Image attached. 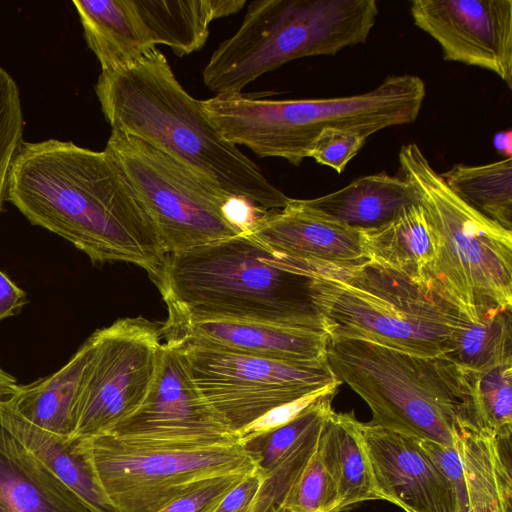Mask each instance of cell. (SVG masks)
<instances>
[{
	"mask_svg": "<svg viewBox=\"0 0 512 512\" xmlns=\"http://www.w3.org/2000/svg\"><path fill=\"white\" fill-rule=\"evenodd\" d=\"M440 176L468 205L512 231V157L483 165L455 164Z\"/></svg>",
	"mask_w": 512,
	"mask_h": 512,
	"instance_id": "4316f807",
	"label": "cell"
},
{
	"mask_svg": "<svg viewBox=\"0 0 512 512\" xmlns=\"http://www.w3.org/2000/svg\"><path fill=\"white\" fill-rule=\"evenodd\" d=\"M0 422L92 512H118L101 488L79 439L43 430L0 401Z\"/></svg>",
	"mask_w": 512,
	"mask_h": 512,
	"instance_id": "ffe728a7",
	"label": "cell"
},
{
	"mask_svg": "<svg viewBox=\"0 0 512 512\" xmlns=\"http://www.w3.org/2000/svg\"><path fill=\"white\" fill-rule=\"evenodd\" d=\"M444 356L470 372L512 363V307L490 310L456 331Z\"/></svg>",
	"mask_w": 512,
	"mask_h": 512,
	"instance_id": "f1b7e54d",
	"label": "cell"
},
{
	"mask_svg": "<svg viewBox=\"0 0 512 512\" xmlns=\"http://www.w3.org/2000/svg\"><path fill=\"white\" fill-rule=\"evenodd\" d=\"M377 16L375 0L252 1L238 30L212 53L204 84L216 95L239 94L292 60L365 43Z\"/></svg>",
	"mask_w": 512,
	"mask_h": 512,
	"instance_id": "8992f818",
	"label": "cell"
},
{
	"mask_svg": "<svg viewBox=\"0 0 512 512\" xmlns=\"http://www.w3.org/2000/svg\"><path fill=\"white\" fill-rule=\"evenodd\" d=\"M22 133L19 89L11 75L0 67V212L6 198L10 167L22 143Z\"/></svg>",
	"mask_w": 512,
	"mask_h": 512,
	"instance_id": "d6a6232c",
	"label": "cell"
},
{
	"mask_svg": "<svg viewBox=\"0 0 512 512\" xmlns=\"http://www.w3.org/2000/svg\"><path fill=\"white\" fill-rule=\"evenodd\" d=\"M493 146L504 158L512 157V131L511 129L500 131L494 135Z\"/></svg>",
	"mask_w": 512,
	"mask_h": 512,
	"instance_id": "ab89813d",
	"label": "cell"
},
{
	"mask_svg": "<svg viewBox=\"0 0 512 512\" xmlns=\"http://www.w3.org/2000/svg\"><path fill=\"white\" fill-rule=\"evenodd\" d=\"M166 341H189L250 356L287 360L326 359L328 334L260 322L203 320L161 325Z\"/></svg>",
	"mask_w": 512,
	"mask_h": 512,
	"instance_id": "e0dca14e",
	"label": "cell"
},
{
	"mask_svg": "<svg viewBox=\"0 0 512 512\" xmlns=\"http://www.w3.org/2000/svg\"><path fill=\"white\" fill-rule=\"evenodd\" d=\"M322 426L310 432L290 454L269 469H258L262 481L251 512L279 511L286 495L315 451Z\"/></svg>",
	"mask_w": 512,
	"mask_h": 512,
	"instance_id": "4dcf8cb0",
	"label": "cell"
},
{
	"mask_svg": "<svg viewBox=\"0 0 512 512\" xmlns=\"http://www.w3.org/2000/svg\"><path fill=\"white\" fill-rule=\"evenodd\" d=\"M301 201L324 219L365 230L388 222L402 207L419 203V195L401 176L380 172L359 177L329 194Z\"/></svg>",
	"mask_w": 512,
	"mask_h": 512,
	"instance_id": "d6986e66",
	"label": "cell"
},
{
	"mask_svg": "<svg viewBox=\"0 0 512 512\" xmlns=\"http://www.w3.org/2000/svg\"><path fill=\"white\" fill-rule=\"evenodd\" d=\"M332 390L306 408L289 423L241 443L260 471H265L290 454L313 430L321 427L332 410Z\"/></svg>",
	"mask_w": 512,
	"mask_h": 512,
	"instance_id": "f546056e",
	"label": "cell"
},
{
	"mask_svg": "<svg viewBox=\"0 0 512 512\" xmlns=\"http://www.w3.org/2000/svg\"><path fill=\"white\" fill-rule=\"evenodd\" d=\"M25 302V292L0 270V321L18 313Z\"/></svg>",
	"mask_w": 512,
	"mask_h": 512,
	"instance_id": "f35d334b",
	"label": "cell"
},
{
	"mask_svg": "<svg viewBox=\"0 0 512 512\" xmlns=\"http://www.w3.org/2000/svg\"><path fill=\"white\" fill-rule=\"evenodd\" d=\"M92 353L88 338L55 373L19 386L7 403L24 419L51 433L71 437L76 411Z\"/></svg>",
	"mask_w": 512,
	"mask_h": 512,
	"instance_id": "603a6c76",
	"label": "cell"
},
{
	"mask_svg": "<svg viewBox=\"0 0 512 512\" xmlns=\"http://www.w3.org/2000/svg\"><path fill=\"white\" fill-rule=\"evenodd\" d=\"M341 384L342 383L338 381L318 392L312 393L303 398L272 409L262 417L255 420L253 423L240 430L236 434L238 442L241 444L254 436L289 423L317 399L332 390L338 389Z\"/></svg>",
	"mask_w": 512,
	"mask_h": 512,
	"instance_id": "8d00e7d4",
	"label": "cell"
},
{
	"mask_svg": "<svg viewBox=\"0 0 512 512\" xmlns=\"http://www.w3.org/2000/svg\"><path fill=\"white\" fill-rule=\"evenodd\" d=\"M337 506L335 484L316 446L278 512H337Z\"/></svg>",
	"mask_w": 512,
	"mask_h": 512,
	"instance_id": "1f68e13d",
	"label": "cell"
},
{
	"mask_svg": "<svg viewBox=\"0 0 512 512\" xmlns=\"http://www.w3.org/2000/svg\"><path fill=\"white\" fill-rule=\"evenodd\" d=\"M367 140L362 133L347 128L323 129L312 142L308 157L341 174Z\"/></svg>",
	"mask_w": 512,
	"mask_h": 512,
	"instance_id": "836d02e7",
	"label": "cell"
},
{
	"mask_svg": "<svg viewBox=\"0 0 512 512\" xmlns=\"http://www.w3.org/2000/svg\"><path fill=\"white\" fill-rule=\"evenodd\" d=\"M73 4L102 71L131 64L156 48L134 0H74Z\"/></svg>",
	"mask_w": 512,
	"mask_h": 512,
	"instance_id": "7402d4cb",
	"label": "cell"
},
{
	"mask_svg": "<svg viewBox=\"0 0 512 512\" xmlns=\"http://www.w3.org/2000/svg\"><path fill=\"white\" fill-rule=\"evenodd\" d=\"M399 173L414 186L434 237L423 282L471 322L512 307V231L455 194L415 143L400 148Z\"/></svg>",
	"mask_w": 512,
	"mask_h": 512,
	"instance_id": "5b68a950",
	"label": "cell"
},
{
	"mask_svg": "<svg viewBox=\"0 0 512 512\" xmlns=\"http://www.w3.org/2000/svg\"><path fill=\"white\" fill-rule=\"evenodd\" d=\"M338 270L279 255L247 232L167 254L155 283L164 326L250 321L327 334Z\"/></svg>",
	"mask_w": 512,
	"mask_h": 512,
	"instance_id": "7a4b0ae2",
	"label": "cell"
},
{
	"mask_svg": "<svg viewBox=\"0 0 512 512\" xmlns=\"http://www.w3.org/2000/svg\"><path fill=\"white\" fill-rule=\"evenodd\" d=\"M165 342L179 349L193 382L235 435L272 409L339 381L326 359L276 360L189 341Z\"/></svg>",
	"mask_w": 512,
	"mask_h": 512,
	"instance_id": "8fae6325",
	"label": "cell"
},
{
	"mask_svg": "<svg viewBox=\"0 0 512 512\" xmlns=\"http://www.w3.org/2000/svg\"><path fill=\"white\" fill-rule=\"evenodd\" d=\"M462 371L466 397L458 424L511 439L512 363L484 372Z\"/></svg>",
	"mask_w": 512,
	"mask_h": 512,
	"instance_id": "83f0119b",
	"label": "cell"
},
{
	"mask_svg": "<svg viewBox=\"0 0 512 512\" xmlns=\"http://www.w3.org/2000/svg\"><path fill=\"white\" fill-rule=\"evenodd\" d=\"M153 448L195 450L238 439L193 382L179 349L162 343L153 382L141 404L105 432Z\"/></svg>",
	"mask_w": 512,
	"mask_h": 512,
	"instance_id": "4fadbf2b",
	"label": "cell"
},
{
	"mask_svg": "<svg viewBox=\"0 0 512 512\" xmlns=\"http://www.w3.org/2000/svg\"><path fill=\"white\" fill-rule=\"evenodd\" d=\"M417 441L434 466L453 488L459 511H465L468 507V500L462 463L456 446H446L425 439H417Z\"/></svg>",
	"mask_w": 512,
	"mask_h": 512,
	"instance_id": "d590c367",
	"label": "cell"
},
{
	"mask_svg": "<svg viewBox=\"0 0 512 512\" xmlns=\"http://www.w3.org/2000/svg\"><path fill=\"white\" fill-rule=\"evenodd\" d=\"M33 225L66 239L92 262H127L156 283L167 257L114 158L73 142H23L6 198Z\"/></svg>",
	"mask_w": 512,
	"mask_h": 512,
	"instance_id": "6da1fadb",
	"label": "cell"
},
{
	"mask_svg": "<svg viewBox=\"0 0 512 512\" xmlns=\"http://www.w3.org/2000/svg\"><path fill=\"white\" fill-rule=\"evenodd\" d=\"M18 387L16 379L0 368V401L11 397Z\"/></svg>",
	"mask_w": 512,
	"mask_h": 512,
	"instance_id": "60d3db41",
	"label": "cell"
},
{
	"mask_svg": "<svg viewBox=\"0 0 512 512\" xmlns=\"http://www.w3.org/2000/svg\"><path fill=\"white\" fill-rule=\"evenodd\" d=\"M92 353L70 438L101 434L131 414L145 398L156 373L161 325L126 317L95 331Z\"/></svg>",
	"mask_w": 512,
	"mask_h": 512,
	"instance_id": "7c38bea8",
	"label": "cell"
},
{
	"mask_svg": "<svg viewBox=\"0 0 512 512\" xmlns=\"http://www.w3.org/2000/svg\"><path fill=\"white\" fill-rule=\"evenodd\" d=\"M463 512H470V511H469V509H468V507H467V509H466L465 511H463Z\"/></svg>",
	"mask_w": 512,
	"mask_h": 512,
	"instance_id": "7bdbcfd3",
	"label": "cell"
},
{
	"mask_svg": "<svg viewBox=\"0 0 512 512\" xmlns=\"http://www.w3.org/2000/svg\"><path fill=\"white\" fill-rule=\"evenodd\" d=\"M359 423L353 413L332 409L317 443V451L336 487L337 512L364 501L379 500L361 442Z\"/></svg>",
	"mask_w": 512,
	"mask_h": 512,
	"instance_id": "cb8c5ba5",
	"label": "cell"
},
{
	"mask_svg": "<svg viewBox=\"0 0 512 512\" xmlns=\"http://www.w3.org/2000/svg\"><path fill=\"white\" fill-rule=\"evenodd\" d=\"M359 433L379 500L405 512H460L453 488L416 438L370 422H360Z\"/></svg>",
	"mask_w": 512,
	"mask_h": 512,
	"instance_id": "9a60e30c",
	"label": "cell"
},
{
	"mask_svg": "<svg viewBox=\"0 0 512 512\" xmlns=\"http://www.w3.org/2000/svg\"><path fill=\"white\" fill-rule=\"evenodd\" d=\"M261 481V473L256 468L229 491L214 512H251Z\"/></svg>",
	"mask_w": 512,
	"mask_h": 512,
	"instance_id": "74e56055",
	"label": "cell"
},
{
	"mask_svg": "<svg viewBox=\"0 0 512 512\" xmlns=\"http://www.w3.org/2000/svg\"><path fill=\"white\" fill-rule=\"evenodd\" d=\"M247 233L279 255L322 268L354 269L371 262L361 229L324 219L301 199L262 212Z\"/></svg>",
	"mask_w": 512,
	"mask_h": 512,
	"instance_id": "2e32d148",
	"label": "cell"
},
{
	"mask_svg": "<svg viewBox=\"0 0 512 512\" xmlns=\"http://www.w3.org/2000/svg\"><path fill=\"white\" fill-rule=\"evenodd\" d=\"M425 96L420 77L390 75L372 90L350 96L262 100L242 93L218 95L209 105V117L228 142L299 166L323 129H353L368 138L385 128L413 123Z\"/></svg>",
	"mask_w": 512,
	"mask_h": 512,
	"instance_id": "277c9868",
	"label": "cell"
},
{
	"mask_svg": "<svg viewBox=\"0 0 512 512\" xmlns=\"http://www.w3.org/2000/svg\"><path fill=\"white\" fill-rule=\"evenodd\" d=\"M363 231L372 262L423 282L434 258V237L421 203L402 207L388 222Z\"/></svg>",
	"mask_w": 512,
	"mask_h": 512,
	"instance_id": "484cf974",
	"label": "cell"
},
{
	"mask_svg": "<svg viewBox=\"0 0 512 512\" xmlns=\"http://www.w3.org/2000/svg\"><path fill=\"white\" fill-rule=\"evenodd\" d=\"M326 361L337 380L369 406L370 423L456 446L466 382L444 355L420 356L371 341L329 337Z\"/></svg>",
	"mask_w": 512,
	"mask_h": 512,
	"instance_id": "52a82bcc",
	"label": "cell"
},
{
	"mask_svg": "<svg viewBox=\"0 0 512 512\" xmlns=\"http://www.w3.org/2000/svg\"><path fill=\"white\" fill-rule=\"evenodd\" d=\"M154 45L164 44L183 57L207 42L215 19L239 12L245 0H134Z\"/></svg>",
	"mask_w": 512,
	"mask_h": 512,
	"instance_id": "d4e9b609",
	"label": "cell"
},
{
	"mask_svg": "<svg viewBox=\"0 0 512 512\" xmlns=\"http://www.w3.org/2000/svg\"><path fill=\"white\" fill-rule=\"evenodd\" d=\"M245 475L247 474H232L213 479L175 499L158 512H214L222 499Z\"/></svg>",
	"mask_w": 512,
	"mask_h": 512,
	"instance_id": "e575fe53",
	"label": "cell"
},
{
	"mask_svg": "<svg viewBox=\"0 0 512 512\" xmlns=\"http://www.w3.org/2000/svg\"><path fill=\"white\" fill-rule=\"evenodd\" d=\"M105 150L124 173L166 254L243 232L228 217L231 196L145 140L112 130Z\"/></svg>",
	"mask_w": 512,
	"mask_h": 512,
	"instance_id": "9c48e42d",
	"label": "cell"
},
{
	"mask_svg": "<svg viewBox=\"0 0 512 512\" xmlns=\"http://www.w3.org/2000/svg\"><path fill=\"white\" fill-rule=\"evenodd\" d=\"M409 12L444 60L489 70L512 89V0H413Z\"/></svg>",
	"mask_w": 512,
	"mask_h": 512,
	"instance_id": "5bb4252c",
	"label": "cell"
},
{
	"mask_svg": "<svg viewBox=\"0 0 512 512\" xmlns=\"http://www.w3.org/2000/svg\"><path fill=\"white\" fill-rule=\"evenodd\" d=\"M95 91L112 130L145 140L260 210L281 209L290 202L256 163L223 138L203 102L183 88L157 48L131 64L102 71Z\"/></svg>",
	"mask_w": 512,
	"mask_h": 512,
	"instance_id": "3957f363",
	"label": "cell"
},
{
	"mask_svg": "<svg viewBox=\"0 0 512 512\" xmlns=\"http://www.w3.org/2000/svg\"><path fill=\"white\" fill-rule=\"evenodd\" d=\"M337 280L326 316L329 337L440 356L454 333L472 323L426 283L372 261L341 270Z\"/></svg>",
	"mask_w": 512,
	"mask_h": 512,
	"instance_id": "ba28073f",
	"label": "cell"
},
{
	"mask_svg": "<svg viewBox=\"0 0 512 512\" xmlns=\"http://www.w3.org/2000/svg\"><path fill=\"white\" fill-rule=\"evenodd\" d=\"M0 512H12L5 501L0 497Z\"/></svg>",
	"mask_w": 512,
	"mask_h": 512,
	"instance_id": "b9f144b4",
	"label": "cell"
},
{
	"mask_svg": "<svg viewBox=\"0 0 512 512\" xmlns=\"http://www.w3.org/2000/svg\"><path fill=\"white\" fill-rule=\"evenodd\" d=\"M459 453L470 512H512L511 439L458 424Z\"/></svg>",
	"mask_w": 512,
	"mask_h": 512,
	"instance_id": "44dd1931",
	"label": "cell"
},
{
	"mask_svg": "<svg viewBox=\"0 0 512 512\" xmlns=\"http://www.w3.org/2000/svg\"><path fill=\"white\" fill-rule=\"evenodd\" d=\"M79 442L118 512H158L213 479L248 474L257 468L240 443L176 450L136 445L107 433Z\"/></svg>",
	"mask_w": 512,
	"mask_h": 512,
	"instance_id": "30bf717a",
	"label": "cell"
},
{
	"mask_svg": "<svg viewBox=\"0 0 512 512\" xmlns=\"http://www.w3.org/2000/svg\"><path fill=\"white\" fill-rule=\"evenodd\" d=\"M0 497L12 512H92L1 422Z\"/></svg>",
	"mask_w": 512,
	"mask_h": 512,
	"instance_id": "ac0fdd59",
	"label": "cell"
}]
</instances>
